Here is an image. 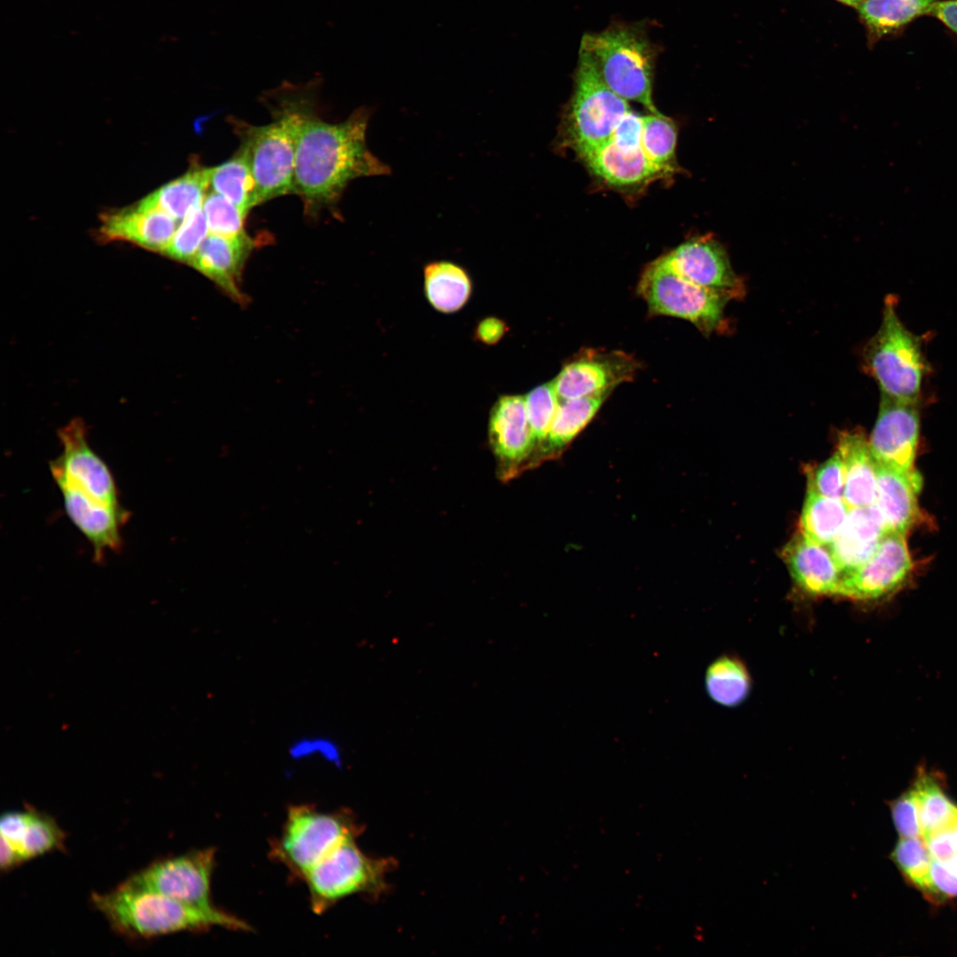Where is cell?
<instances>
[{
    "label": "cell",
    "mask_w": 957,
    "mask_h": 957,
    "mask_svg": "<svg viewBox=\"0 0 957 957\" xmlns=\"http://www.w3.org/2000/svg\"><path fill=\"white\" fill-rule=\"evenodd\" d=\"M370 115L367 107H360L340 122L325 121L315 110L305 118L296 145L292 193L300 196L307 214L335 206L356 178L390 174L367 146Z\"/></svg>",
    "instance_id": "obj_1"
},
{
    "label": "cell",
    "mask_w": 957,
    "mask_h": 957,
    "mask_svg": "<svg viewBox=\"0 0 957 957\" xmlns=\"http://www.w3.org/2000/svg\"><path fill=\"white\" fill-rule=\"evenodd\" d=\"M58 435L62 451L50 462L51 476L68 517L89 541L94 560L101 562L105 553L120 550L128 513L110 469L89 444L83 421L71 420Z\"/></svg>",
    "instance_id": "obj_2"
},
{
    "label": "cell",
    "mask_w": 957,
    "mask_h": 957,
    "mask_svg": "<svg viewBox=\"0 0 957 957\" xmlns=\"http://www.w3.org/2000/svg\"><path fill=\"white\" fill-rule=\"evenodd\" d=\"M321 80L304 84L284 82L265 92L262 101L272 113V121L253 126L231 120L240 138L255 181L257 206L292 193L295 152L300 127L314 110Z\"/></svg>",
    "instance_id": "obj_3"
},
{
    "label": "cell",
    "mask_w": 957,
    "mask_h": 957,
    "mask_svg": "<svg viewBox=\"0 0 957 957\" xmlns=\"http://www.w3.org/2000/svg\"><path fill=\"white\" fill-rule=\"evenodd\" d=\"M91 903L119 935L148 939L181 931H206L214 926L251 931L245 921L218 907L203 909L126 881L111 891L93 893Z\"/></svg>",
    "instance_id": "obj_4"
},
{
    "label": "cell",
    "mask_w": 957,
    "mask_h": 957,
    "mask_svg": "<svg viewBox=\"0 0 957 957\" xmlns=\"http://www.w3.org/2000/svg\"><path fill=\"white\" fill-rule=\"evenodd\" d=\"M580 49L589 54L606 85L620 97L660 113L652 99L657 51L639 24L615 23L582 36Z\"/></svg>",
    "instance_id": "obj_5"
},
{
    "label": "cell",
    "mask_w": 957,
    "mask_h": 957,
    "mask_svg": "<svg viewBox=\"0 0 957 957\" xmlns=\"http://www.w3.org/2000/svg\"><path fill=\"white\" fill-rule=\"evenodd\" d=\"M865 363L881 396L919 403L929 365L922 339L899 319L893 298H887L877 332L865 350Z\"/></svg>",
    "instance_id": "obj_6"
},
{
    "label": "cell",
    "mask_w": 957,
    "mask_h": 957,
    "mask_svg": "<svg viewBox=\"0 0 957 957\" xmlns=\"http://www.w3.org/2000/svg\"><path fill=\"white\" fill-rule=\"evenodd\" d=\"M362 825L347 809L323 812L311 805L288 809L280 836L270 844L269 857L284 865L292 876L307 874L338 845L355 839Z\"/></svg>",
    "instance_id": "obj_7"
},
{
    "label": "cell",
    "mask_w": 957,
    "mask_h": 957,
    "mask_svg": "<svg viewBox=\"0 0 957 957\" xmlns=\"http://www.w3.org/2000/svg\"><path fill=\"white\" fill-rule=\"evenodd\" d=\"M396 866L392 858L367 856L349 839L316 864L303 879L312 911L321 914L340 899L366 894L377 899L389 888L386 875Z\"/></svg>",
    "instance_id": "obj_8"
},
{
    "label": "cell",
    "mask_w": 957,
    "mask_h": 957,
    "mask_svg": "<svg viewBox=\"0 0 957 957\" xmlns=\"http://www.w3.org/2000/svg\"><path fill=\"white\" fill-rule=\"evenodd\" d=\"M638 293L653 315H668L692 323L703 333L722 326L724 308L733 296L692 283L674 272L660 257L643 271Z\"/></svg>",
    "instance_id": "obj_9"
},
{
    "label": "cell",
    "mask_w": 957,
    "mask_h": 957,
    "mask_svg": "<svg viewBox=\"0 0 957 957\" xmlns=\"http://www.w3.org/2000/svg\"><path fill=\"white\" fill-rule=\"evenodd\" d=\"M630 110L628 101L606 85L592 58L580 49L567 121L572 148L583 157L604 144Z\"/></svg>",
    "instance_id": "obj_10"
},
{
    "label": "cell",
    "mask_w": 957,
    "mask_h": 957,
    "mask_svg": "<svg viewBox=\"0 0 957 957\" xmlns=\"http://www.w3.org/2000/svg\"><path fill=\"white\" fill-rule=\"evenodd\" d=\"M215 850L206 848L160 859L130 875L126 882L203 909H214L211 880Z\"/></svg>",
    "instance_id": "obj_11"
},
{
    "label": "cell",
    "mask_w": 957,
    "mask_h": 957,
    "mask_svg": "<svg viewBox=\"0 0 957 957\" xmlns=\"http://www.w3.org/2000/svg\"><path fill=\"white\" fill-rule=\"evenodd\" d=\"M911 569L906 533H885L868 561L843 574L836 595L859 601L881 599L899 588Z\"/></svg>",
    "instance_id": "obj_12"
},
{
    "label": "cell",
    "mask_w": 957,
    "mask_h": 957,
    "mask_svg": "<svg viewBox=\"0 0 957 957\" xmlns=\"http://www.w3.org/2000/svg\"><path fill=\"white\" fill-rule=\"evenodd\" d=\"M638 366L626 353L587 349L563 367L553 385L560 401L611 392L632 380Z\"/></svg>",
    "instance_id": "obj_13"
},
{
    "label": "cell",
    "mask_w": 957,
    "mask_h": 957,
    "mask_svg": "<svg viewBox=\"0 0 957 957\" xmlns=\"http://www.w3.org/2000/svg\"><path fill=\"white\" fill-rule=\"evenodd\" d=\"M918 405L881 396L869 441L875 461L900 470L914 469L920 433Z\"/></svg>",
    "instance_id": "obj_14"
},
{
    "label": "cell",
    "mask_w": 957,
    "mask_h": 957,
    "mask_svg": "<svg viewBox=\"0 0 957 957\" xmlns=\"http://www.w3.org/2000/svg\"><path fill=\"white\" fill-rule=\"evenodd\" d=\"M488 440L502 474H515L536 449L525 397L504 395L497 400L489 416Z\"/></svg>",
    "instance_id": "obj_15"
},
{
    "label": "cell",
    "mask_w": 957,
    "mask_h": 957,
    "mask_svg": "<svg viewBox=\"0 0 957 957\" xmlns=\"http://www.w3.org/2000/svg\"><path fill=\"white\" fill-rule=\"evenodd\" d=\"M678 275L696 284L735 295L741 284L722 245L710 236L689 239L661 257Z\"/></svg>",
    "instance_id": "obj_16"
},
{
    "label": "cell",
    "mask_w": 957,
    "mask_h": 957,
    "mask_svg": "<svg viewBox=\"0 0 957 957\" xmlns=\"http://www.w3.org/2000/svg\"><path fill=\"white\" fill-rule=\"evenodd\" d=\"M100 218L101 240L128 241L160 253L165 251L178 228V222L167 213L159 209H141L137 205L106 212Z\"/></svg>",
    "instance_id": "obj_17"
},
{
    "label": "cell",
    "mask_w": 957,
    "mask_h": 957,
    "mask_svg": "<svg viewBox=\"0 0 957 957\" xmlns=\"http://www.w3.org/2000/svg\"><path fill=\"white\" fill-rule=\"evenodd\" d=\"M253 247L254 240L246 232L234 237L208 233L190 264L230 297L242 301L240 276Z\"/></svg>",
    "instance_id": "obj_18"
},
{
    "label": "cell",
    "mask_w": 957,
    "mask_h": 957,
    "mask_svg": "<svg viewBox=\"0 0 957 957\" xmlns=\"http://www.w3.org/2000/svg\"><path fill=\"white\" fill-rule=\"evenodd\" d=\"M875 505L885 532L902 533L911 528L919 515L917 496L922 479L914 469L905 471L875 461Z\"/></svg>",
    "instance_id": "obj_19"
},
{
    "label": "cell",
    "mask_w": 957,
    "mask_h": 957,
    "mask_svg": "<svg viewBox=\"0 0 957 957\" xmlns=\"http://www.w3.org/2000/svg\"><path fill=\"white\" fill-rule=\"evenodd\" d=\"M782 558L795 583L809 595H836L843 576L829 549L800 533L783 548Z\"/></svg>",
    "instance_id": "obj_20"
},
{
    "label": "cell",
    "mask_w": 957,
    "mask_h": 957,
    "mask_svg": "<svg viewBox=\"0 0 957 957\" xmlns=\"http://www.w3.org/2000/svg\"><path fill=\"white\" fill-rule=\"evenodd\" d=\"M885 533L875 504L850 509L842 530L829 545L842 573L850 572L868 561Z\"/></svg>",
    "instance_id": "obj_21"
},
{
    "label": "cell",
    "mask_w": 957,
    "mask_h": 957,
    "mask_svg": "<svg viewBox=\"0 0 957 957\" xmlns=\"http://www.w3.org/2000/svg\"><path fill=\"white\" fill-rule=\"evenodd\" d=\"M0 836L18 850L24 861L63 850L66 840L65 832L52 816L30 807L3 813Z\"/></svg>",
    "instance_id": "obj_22"
},
{
    "label": "cell",
    "mask_w": 957,
    "mask_h": 957,
    "mask_svg": "<svg viewBox=\"0 0 957 957\" xmlns=\"http://www.w3.org/2000/svg\"><path fill=\"white\" fill-rule=\"evenodd\" d=\"M836 450L844 467V501L850 509L874 505L877 482L869 441L861 432H843L838 435Z\"/></svg>",
    "instance_id": "obj_23"
},
{
    "label": "cell",
    "mask_w": 957,
    "mask_h": 957,
    "mask_svg": "<svg viewBox=\"0 0 957 957\" xmlns=\"http://www.w3.org/2000/svg\"><path fill=\"white\" fill-rule=\"evenodd\" d=\"M210 187V167L193 162L185 174L166 183L137 204L141 209H159L182 222L202 206Z\"/></svg>",
    "instance_id": "obj_24"
},
{
    "label": "cell",
    "mask_w": 957,
    "mask_h": 957,
    "mask_svg": "<svg viewBox=\"0 0 957 957\" xmlns=\"http://www.w3.org/2000/svg\"><path fill=\"white\" fill-rule=\"evenodd\" d=\"M581 158L597 176L617 186L638 184L662 173L650 162L642 147L627 151L611 141Z\"/></svg>",
    "instance_id": "obj_25"
},
{
    "label": "cell",
    "mask_w": 957,
    "mask_h": 957,
    "mask_svg": "<svg viewBox=\"0 0 957 957\" xmlns=\"http://www.w3.org/2000/svg\"><path fill=\"white\" fill-rule=\"evenodd\" d=\"M424 292L430 304L442 313L461 309L471 293V280L461 266L434 261L424 269Z\"/></svg>",
    "instance_id": "obj_26"
},
{
    "label": "cell",
    "mask_w": 957,
    "mask_h": 957,
    "mask_svg": "<svg viewBox=\"0 0 957 957\" xmlns=\"http://www.w3.org/2000/svg\"><path fill=\"white\" fill-rule=\"evenodd\" d=\"M611 392L560 401L549 434L541 445L543 457L564 449L593 419Z\"/></svg>",
    "instance_id": "obj_27"
},
{
    "label": "cell",
    "mask_w": 957,
    "mask_h": 957,
    "mask_svg": "<svg viewBox=\"0 0 957 957\" xmlns=\"http://www.w3.org/2000/svg\"><path fill=\"white\" fill-rule=\"evenodd\" d=\"M704 686L709 697L716 704L734 708L749 697L752 680L743 660L733 655H721L707 667Z\"/></svg>",
    "instance_id": "obj_28"
},
{
    "label": "cell",
    "mask_w": 957,
    "mask_h": 957,
    "mask_svg": "<svg viewBox=\"0 0 957 957\" xmlns=\"http://www.w3.org/2000/svg\"><path fill=\"white\" fill-rule=\"evenodd\" d=\"M849 511L844 499L826 497L807 490L799 533L813 542L829 546L842 530Z\"/></svg>",
    "instance_id": "obj_29"
},
{
    "label": "cell",
    "mask_w": 957,
    "mask_h": 957,
    "mask_svg": "<svg viewBox=\"0 0 957 957\" xmlns=\"http://www.w3.org/2000/svg\"><path fill=\"white\" fill-rule=\"evenodd\" d=\"M213 191L233 203L245 215L257 206L255 181L250 164L238 148L233 156L210 167Z\"/></svg>",
    "instance_id": "obj_30"
},
{
    "label": "cell",
    "mask_w": 957,
    "mask_h": 957,
    "mask_svg": "<svg viewBox=\"0 0 957 957\" xmlns=\"http://www.w3.org/2000/svg\"><path fill=\"white\" fill-rule=\"evenodd\" d=\"M913 786L917 796L922 837L952 828L957 820V805L947 797L941 782L934 774L921 770Z\"/></svg>",
    "instance_id": "obj_31"
},
{
    "label": "cell",
    "mask_w": 957,
    "mask_h": 957,
    "mask_svg": "<svg viewBox=\"0 0 957 957\" xmlns=\"http://www.w3.org/2000/svg\"><path fill=\"white\" fill-rule=\"evenodd\" d=\"M938 0H861L856 9L873 36L886 35L926 14Z\"/></svg>",
    "instance_id": "obj_32"
},
{
    "label": "cell",
    "mask_w": 957,
    "mask_h": 957,
    "mask_svg": "<svg viewBox=\"0 0 957 957\" xmlns=\"http://www.w3.org/2000/svg\"><path fill=\"white\" fill-rule=\"evenodd\" d=\"M890 858L909 884L933 902L930 880L932 857L922 836L901 837Z\"/></svg>",
    "instance_id": "obj_33"
},
{
    "label": "cell",
    "mask_w": 957,
    "mask_h": 957,
    "mask_svg": "<svg viewBox=\"0 0 957 957\" xmlns=\"http://www.w3.org/2000/svg\"><path fill=\"white\" fill-rule=\"evenodd\" d=\"M677 132L673 122L661 113L642 117L641 145L662 173L673 170Z\"/></svg>",
    "instance_id": "obj_34"
},
{
    "label": "cell",
    "mask_w": 957,
    "mask_h": 957,
    "mask_svg": "<svg viewBox=\"0 0 957 957\" xmlns=\"http://www.w3.org/2000/svg\"><path fill=\"white\" fill-rule=\"evenodd\" d=\"M208 233L202 206H198L182 221L163 254L191 263Z\"/></svg>",
    "instance_id": "obj_35"
},
{
    "label": "cell",
    "mask_w": 957,
    "mask_h": 957,
    "mask_svg": "<svg viewBox=\"0 0 957 957\" xmlns=\"http://www.w3.org/2000/svg\"><path fill=\"white\" fill-rule=\"evenodd\" d=\"M525 400L529 424L536 448H539L549 434L560 400L553 381L535 387L525 396Z\"/></svg>",
    "instance_id": "obj_36"
},
{
    "label": "cell",
    "mask_w": 957,
    "mask_h": 957,
    "mask_svg": "<svg viewBox=\"0 0 957 957\" xmlns=\"http://www.w3.org/2000/svg\"><path fill=\"white\" fill-rule=\"evenodd\" d=\"M202 208L209 233L234 237L245 233V215L233 203L212 191L206 195Z\"/></svg>",
    "instance_id": "obj_37"
},
{
    "label": "cell",
    "mask_w": 957,
    "mask_h": 957,
    "mask_svg": "<svg viewBox=\"0 0 957 957\" xmlns=\"http://www.w3.org/2000/svg\"><path fill=\"white\" fill-rule=\"evenodd\" d=\"M807 490L821 495L843 499L844 489V467L841 455L836 450L824 463L806 468Z\"/></svg>",
    "instance_id": "obj_38"
},
{
    "label": "cell",
    "mask_w": 957,
    "mask_h": 957,
    "mask_svg": "<svg viewBox=\"0 0 957 957\" xmlns=\"http://www.w3.org/2000/svg\"><path fill=\"white\" fill-rule=\"evenodd\" d=\"M888 805L894 827L901 837L922 836L917 796L913 785Z\"/></svg>",
    "instance_id": "obj_39"
},
{
    "label": "cell",
    "mask_w": 957,
    "mask_h": 957,
    "mask_svg": "<svg viewBox=\"0 0 957 957\" xmlns=\"http://www.w3.org/2000/svg\"><path fill=\"white\" fill-rule=\"evenodd\" d=\"M288 752L296 759L319 756L333 763H339L342 755L341 748L337 741L323 734L299 736L291 743Z\"/></svg>",
    "instance_id": "obj_40"
},
{
    "label": "cell",
    "mask_w": 957,
    "mask_h": 957,
    "mask_svg": "<svg viewBox=\"0 0 957 957\" xmlns=\"http://www.w3.org/2000/svg\"><path fill=\"white\" fill-rule=\"evenodd\" d=\"M642 117L630 110L621 119L609 141L623 150L634 151L641 148Z\"/></svg>",
    "instance_id": "obj_41"
},
{
    "label": "cell",
    "mask_w": 957,
    "mask_h": 957,
    "mask_svg": "<svg viewBox=\"0 0 957 957\" xmlns=\"http://www.w3.org/2000/svg\"><path fill=\"white\" fill-rule=\"evenodd\" d=\"M930 880L933 903H942L957 897V875L951 873L941 862L932 860Z\"/></svg>",
    "instance_id": "obj_42"
},
{
    "label": "cell",
    "mask_w": 957,
    "mask_h": 957,
    "mask_svg": "<svg viewBox=\"0 0 957 957\" xmlns=\"http://www.w3.org/2000/svg\"><path fill=\"white\" fill-rule=\"evenodd\" d=\"M933 860L946 862L957 853L952 828L933 832L923 837Z\"/></svg>",
    "instance_id": "obj_43"
},
{
    "label": "cell",
    "mask_w": 957,
    "mask_h": 957,
    "mask_svg": "<svg viewBox=\"0 0 957 957\" xmlns=\"http://www.w3.org/2000/svg\"><path fill=\"white\" fill-rule=\"evenodd\" d=\"M926 14L936 17L957 33V0L936 1L929 7Z\"/></svg>",
    "instance_id": "obj_44"
},
{
    "label": "cell",
    "mask_w": 957,
    "mask_h": 957,
    "mask_svg": "<svg viewBox=\"0 0 957 957\" xmlns=\"http://www.w3.org/2000/svg\"><path fill=\"white\" fill-rule=\"evenodd\" d=\"M506 331L505 323L495 317L486 318L476 330V338L487 345L494 344L502 338Z\"/></svg>",
    "instance_id": "obj_45"
},
{
    "label": "cell",
    "mask_w": 957,
    "mask_h": 957,
    "mask_svg": "<svg viewBox=\"0 0 957 957\" xmlns=\"http://www.w3.org/2000/svg\"><path fill=\"white\" fill-rule=\"evenodd\" d=\"M0 868L8 872L21 865L24 861L18 850L5 838L0 837Z\"/></svg>",
    "instance_id": "obj_46"
},
{
    "label": "cell",
    "mask_w": 957,
    "mask_h": 957,
    "mask_svg": "<svg viewBox=\"0 0 957 957\" xmlns=\"http://www.w3.org/2000/svg\"><path fill=\"white\" fill-rule=\"evenodd\" d=\"M951 873L957 875V853L946 862H941Z\"/></svg>",
    "instance_id": "obj_47"
},
{
    "label": "cell",
    "mask_w": 957,
    "mask_h": 957,
    "mask_svg": "<svg viewBox=\"0 0 957 957\" xmlns=\"http://www.w3.org/2000/svg\"><path fill=\"white\" fill-rule=\"evenodd\" d=\"M836 1L841 2L842 4H844L849 5V6L856 7V5L861 0H836Z\"/></svg>",
    "instance_id": "obj_48"
}]
</instances>
